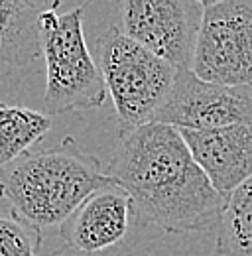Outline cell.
Returning a JSON list of instances; mask_svg holds the SVG:
<instances>
[{
	"instance_id": "277c9868",
	"label": "cell",
	"mask_w": 252,
	"mask_h": 256,
	"mask_svg": "<svg viewBox=\"0 0 252 256\" xmlns=\"http://www.w3.org/2000/svg\"><path fill=\"white\" fill-rule=\"evenodd\" d=\"M98 69L116 110L120 136L154 122L170 95L178 69L110 26L96 40Z\"/></svg>"
},
{
	"instance_id": "7c38bea8",
	"label": "cell",
	"mask_w": 252,
	"mask_h": 256,
	"mask_svg": "<svg viewBox=\"0 0 252 256\" xmlns=\"http://www.w3.org/2000/svg\"><path fill=\"white\" fill-rule=\"evenodd\" d=\"M215 254L252 256V178L226 197L217 224Z\"/></svg>"
},
{
	"instance_id": "9c48e42d",
	"label": "cell",
	"mask_w": 252,
	"mask_h": 256,
	"mask_svg": "<svg viewBox=\"0 0 252 256\" xmlns=\"http://www.w3.org/2000/svg\"><path fill=\"white\" fill-rule=\"evenodd\" d=\"M180 132L193 160L224 199L252 178V122Z\"/></svg>"
},
{
	"instance_id": "ba28073f",
	"label": "cell",
	"mask_w": 252,
	"mask_h": 256,
	"mask_svg": "<svg viewBox=\"0 0 252 256\" xmlns=\"http://www.w3.org/2000/svg\"><path fill=\"white\" fill-rule=\"evenodd\" d=\"M132 221L134 211L128 193L110 184L91 193L60 224V234L71 250L93 256L120 244Z\"/></svg>"
},
{
	"instance_id": "7a4b0ae2",
	"label": "cell",
	"mask_w": 252,
	"mask_h": 256,
	"mask_svg": "<svg viewBox=\"0 0 252 256\" xmlns=\"http://www.w3.org/2000/svg\"><path fill=\"white\" fill-rule=\"evenodd\" d=\"M114 184L71 136L50 150L28 152L0 176V199L36 226L62 224L91 193Z\"/></svg>"
},
{
	"instance_id": "5bb4252c",
	"label": "cell",
	"mask_w": 252,
	"mask_h": 256,
	"mask_svg": "<svg viewBox=\"0 0 252 256\" xmlns=\"http://www.w3.org/2000/svg\"><path fill=\"white\" fill-rule=\"evenodd\" d=\"M50 256H91V254H83V252H75V250H60V252H54V254Z\"/></svg>"
},
{
	"instance_id": "8992f818",
	"label": "cell",
	"mask_w": 252,
	"mask_h": 256,
	"mask_svg": "<svg viewBox=\"0 0 252 256\" xmlns=\"http://www.w3.org/2000/svg\"><path fill=\"white\" fill-rule=\"evenodd\" d=\"M120 30L176 69H191L203 2L122 0L116 4Z\"/></svg>"
},
{
	"instance_id": "30bf717a",
	"label": "cell",
	"mask_w": 252,
	"mask_h": 256,
	"mask_svg": "<svg viewBox=\"0 0 252 256\" xmlns=\"http://www.w3.org/2000/svg\"><path fill=\"white\" fill-rule=\"evenodd\" d=\"M48 6L24 0H0V62L26 67L42 56L40 16Z\"/></svg>"
},
{
	"instance_id": "3957f363",
	"label": "cell",
	"mask_w": 252,
	"mask_h": 256,
	"mask_svg": "<svg viewBox=\"0 0 252 256\" xmlns=\"http://www.w3.org/2000/svg\"><path fill=\"white\" fill-rule=\"evenodd\" d=\"M50 4L40 16L42 56L46 60V114H63L79 108H100L106 87L83 32V6L58 12Z\"/></svg>"
},
{
	"instance_id": "4fadbf2b",
	"label": "cell",
	"mask_w": 252,
	"mask_h": 256,
	"mask_svg": "<svg viewBox=\"0 0 252 256\" xmlns=\"http://www.w3.org/2000/svg\"><path fill=\"white\" fill-rule=\"evenodd\" d=\"M42 228L14 215H0V256H40Z\"/></svg>"
},
{
	"instance_id": "6da1fadb",
	"label": "cell",
	"mask_w": 252,
	"mask_h": 256,
	"mask_svg": "<svg viewBox=\"0 0 252 256\" xmlns=\"http://www.w3.org/2000/svg\"><path fill=\"white\" fill-rule=\"evenodd\" d=\"M104 174L128 193L136 223L166 232L211 230L226 203L193 160L182 132L160 122L120 136Z\"/></svg>"
},
{
	"instance_id": "52a82bcc",
	"label": "cell",
	"mask_w": 252,
	"mask_h": 256,
	"mask_svg": "<svg viewBox=\"0 0 252 256\" xmlns=\"http://www.w3.org/2000/svg\"><path fill=\"white\" fill-rule=\"evenodd\" d=\"M154 122L178 130L248 124L252 122V85H217L199 79L191 69H178L174 87Z\"/></svg>"
},
{
	"instance_id": "5b68a950",
	"label": "cell",
	"mask_w": 252,
	"mask_h": 256,
	"mask_svg": "<svg viewBox=\"0 0 252 256\" xmlns=\"http://www.w3.org/2000/svg\"><path fill=\"white\" fill-rule=\"evenodd\" d=\"M191 71L217 85H252V0H203Z\"/></svg>"
},
{
	"instance_id": "8fae6325",
	"label": "cell",
	"mask_w": 252,
	"mask_h": 256,
	"mask_svg": "<svg viewBox=\"0 0 252 256\" xmlns=\"http://www.w3.org/2000/svg\"><path fill=\"white\" fill-rule=\"evenodd\" d=\"M52 128V116L20 104L0 102V176L40 142Z\"/></svg>"
}]
</instances>
